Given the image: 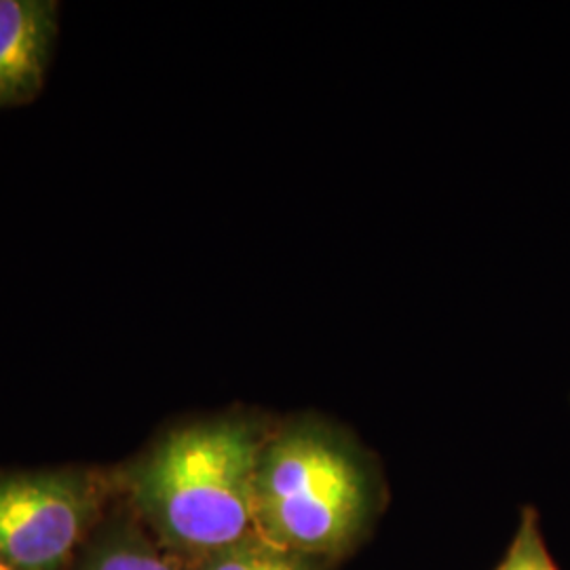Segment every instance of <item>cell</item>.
<instances>
[{
	"mask_svg": "<svg viewBox=\"0 0 570 570\" xmlns=\"http://www.w3.org/2000/svg\"><path fill=\"white\" fill-rule=\"evenodd\" d=\"M273 425L220 416L174 429L127 471L131 511L195 569L256 532V475Z\"/></svg>",
	"mask_w": 570,
	"mask_h": 570,
	"instance_id": "1",
	"label": "cell"
},
{
	"mask_svg": "<svg viewBox=\"0 0 570 570\" xmlns=\"http://www.w3.org/2000/svg\"><path fill=\"white\" fill-rule=\"evenodd\" d=\"M376 505V468L348 433L317 416L273 425L256 475L258 534L327 562L357 546Z\"/></svg>",
	"mask_w": 570,
	"mask_h": 570,
	"instance_id": "2",
	"label": "cell"
},
{
	"mask_svg": "<svg viewBox=\"0 0 570 570\" xmlns=\"http://www.w3.org/2000/svg\"><path fill=\"white\" fill-rule=\"evenodd\" d=\"M110 482L89 471L0 475V564L72 570L108 518Z\"/></svg>",
	"mask_w": 570,
	"mask_h": 570,
	"instance_id": "3",
	"label": "cell"
},
{
	"mask_svg": "<svg viewBox=\"0 0 570 570\" xmlns=\"http://www.w3.org/2000/svg\"><path fill=\"white\" fill-rule=\"evenodd\" d=\"M56 37V2L0 0V110L41 94Z\"/></svg>",
	"mask_w": 570,
	"mask_h": 570,
	"instance_id": "4",
	"label": "cell"
},
{
	"mask_svg": "<svg viewBox=\"0 0 570 570\" xmlns=\"http://www.w3.org/2000/svg\"><path fill=\"white\" fill-rule=\"evenodd\" d=\"M72 570H193L165 550L140 518L108 515Z\"/></svg>",
	"mask_w": 570,
	"mask_h": 570,
	"instance_id": "5",
	"label": "cell"
},
{
	"mask_svg": "<svg viewBox=\"0 0 570 570\" xmlns=\"http://www.w3.org/2000/svg\"><path fill=\"white\" fill-rule=\"evenodd\" d=\"M324 560L285 550L252 532L225 550L207 556L193 570H324Z\"/></svg>",
	"mask_w": 570,
	"mask_h": 570,
	"instance_id": "6",
	"label": "cell"
},
{
	"mask_svg": "<svg viewBox=\"0 0 570 570\" xmlns=\"http://www.w3.org/2000/svg\"><path fill=\"white\" fill-rule=\"evenodd\" d=\"M494 570H560L548 550L541 518L534 508H524L520 513L510 548Z\"/></svg>",
	"mask_w": 570,
	"mask_h": 570,
	"instance_id": "7",
	"label": "cell"
},
{
	"mask_svg": "<svg viewBox=\"0 0 570 570\" xmlns=\"http://www.w3.org/2000/svg\"><path fill=\"white\" fill-rule=\"evenodd\" d=\"M0 570H9V569H7V567H2V564H0Z\"/></svg>",
	"mask_w": 570,
	"mask_h": 570,
	"instance_id": "8",
	"label": "cell"
}]
</instances>
